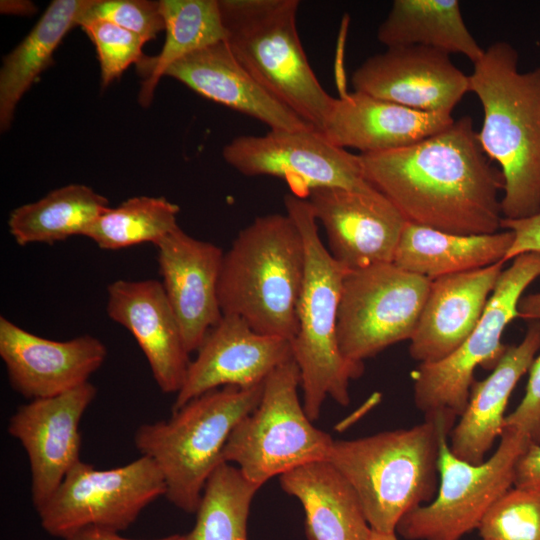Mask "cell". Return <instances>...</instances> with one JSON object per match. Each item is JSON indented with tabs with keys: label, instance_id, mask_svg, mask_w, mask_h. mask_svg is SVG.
Returning a JSON list of instances; mask_svg holds the SVG:
<instances>
[{
	"label": "cell",
	"instance_id": "6da1fadb",
	"mask_svg": "<svg viewBox=\"0 0 540 540\" xmlns=\"http://www.w3.org/2000/svg\"><path fill=\"white\" fill-rule=\"evenodd\" d=\"M358 158L365 180L408 223L460 235L501 229L503 176L468 115L411 145Z\"/></svg>",
	"mask_w": 540,
	"mask_h": 540
},
{
	"label": "cell",
	"instance_id": "7a4b0ae2",
	"mask_svg": "<svg viewBox=\"0 0 540 540\" xmlns=\"http://www.w3.org/2000/svg\"><path fill=\"white\" fill-rule=\"evenodd\" d=\"M518 63L515 47L496 41L468 75L483 109L480 145L503 176L504 219L540 212V67L521 72Z\"/></svg>",
	"mask_w": 540,
	"mask_h": 540
},
{
	"label": "cell",
	"instance_id": "3957f363",
	"mask_svg": "<svg viewBox=\"0 0 540 540\" xmlns=\"http://www.w3.org/2000/svg\"><path fill=\"white\" fill-rule=\"evenodd\" d=\"M456 418L431 414L410 428L333 441L327 460L356 492L373 531L396 533L407 513L433 500L441 438Z\"/></svg>",
	"mask_w": 540,
	"mask_h": 540
},
{
	"label": "cell",
	"instance_id": "277c9868",
	"mask_svg": "<svg viewBox=\"0 0 540 540\" xmlns=\"http://www.w3.org/2000/svg\"><path fill=\"white\" fill-rule=\"evenodd\" d=\"M304 274V242L291 217H257L224 252L218 284L222 314L242 318L259 333L292 341Z\"/></svg>",
	"mask_w": 540,
	"mask_h": 540
},
{
	"label": "cell",
	"instance_id": "5b68a950",
	"mask_svg": "<svg viewBox=\"0 0 540 540\" xmlns=\"http://www.w3.org/2000/svg\"><path fill=\"white\" fill-rule=\"evenodd\" d=\"M284 205L299 229L305 248L298 328L291 346L300 372L303 407L310 420L315 421L327 397L342 406L350 403V382L362 375L364 364L348 361L338 343V310L348 270L324 245L307 199L294 193L286 194Z\"/></svg>",
	"mask_w": 540,
	"mask_h": 540
},
{
	"label": "cell",
	"instance_id": "8992f818",
	"mask_svg": "<svg viewBox=\"0 0 540 540\" xmlns=\"http://www.w3.org/2000/svg\"><path fill=\"white\" fill-rule=\"evenodd\" d=\"M263 383L210 390L173 410L168 420L138 427L135 446L159 469L172 505L196 513L232 430L260 402Z\"/></svg>",
	"mask_w": 540,
	"mask_h": 540
},
{
	"label": "cell",
	"instance_id": "52a82bcc",
	"mask_svg": "<svg viewBox=\"0 0 540 540\" xmlns=\"http://www.w3.org/2000/svg\"><path fill=\"white\" fill-rule=\"evenodd\" d=\"M225 42L279 102L321 131L334 97L322 87L300 41L298 0H218Z\"/></svg>",
	"mask_w": 540,
	"mask_h": 540
},
{
	"label": "cell",
	"instance_id": "ba28073f",
	"mask_svg": "<svg viewBox=\"0 0 540 540\" xmlns=\"http://www.w3.org/2000/svg\"><path fill=\"white\" fill-rule=\"evenodd\" d=\"M300 372L294 359L277 367L263 383L257 407L232 430L222 453L252 483L304 464L327 460L334 439L316 428L298 395Z\"/></svg>",
	"mask_w": 540,
	"mask_h": 540
},
{
	"label": "cell",
	"instance_id": "9c48e42d",
	"mask_svg": "<svg viewBox=\"0 0 540 540\" xmlns=\"http://www.w3.org/2000/svg\"><path fill=\"white\" fill-rule=\"evenodd\" d=\"M449 435L440 442L435 497L397 525L396 534L407 540H460L477 529L491 506L513 486L516 462L531 444L522 432L504 428L496 451L474 464L452 453Z\"/></svg>",
	"mask_w": 540,
	"mask_h": 540
},
{
	"label": "cell",
	"instance_id": "30bf717a",
	"mask_svg": "<svg viewBox=\"0 0 540 540\" xmlns=\"http://www.w3.org/2000/svg\"><path fill=\"white\" fill-rule=\"evenodd\" d=\"M503 269L484 312L466 340L447 357L421 363L413 373L415 406L425 416L447 413L460 417L468 403L474 372L493 370L507 349L502 335L519 318L524 291L540 277V252L519 255Z\"/></svg>",
	"mask_w": 540,
	"mask_h": 540
},
{
	"label": "cell",
	"instance_id": "8fae6325",
	"mask_svg": "<svg viewBox=\"0 0 540 540\" xmlns=\"http://www.w3.org/2000/svg\"><path fill=\"white\" fill-rule=\"evenodd\" d=\"M431 281L394 263L347 271L338 310L337 335L343 356L364 364L387 347L410 340Z\"/></svg>",
	"mask_w": 540,
	"mask_h": 540
},
{
	"label": "cell",
	"instance_id": "7c38bea8",
	"mask_svg": "<svg viewBox=\"0 0 540 540\" xmlns=\"http://www.w3.org/2000/svg\"><path fill=\"white\" fill-rule=\"evenodd\" d=\"M165 493L162 474L145 456L111 469L80 460L36 512L52 537L65 539L87 527L121 532Z\"/></svg>",
	"mask_w": 540,
	"mask_h": 540
},
{
	"label": "cell",
	"instance_id": "4fadbf2b",
	"mask_svg": "<svg viewBox=\"0 0 540 540\" xmlns=\"http://www.w3.org/2000/svg\"><path fill=\"white\" fill-rule=\"evenodd\" d=\"M222 155L245 176L285 179L292 193L301 197L318 187L372 186L362 174L358 155L336 146L315 128L239 136L223 148Z\"/></svg>",
	"mask_w": 540,
	"mask_h": 540
},
{
	"label": "cell",
	"instance_id": "5bb4252c",
	"mask_svg": "<svg viewBox=\"0 0 540 540\" xmlns=\"http://www.w3.org/2000/svg\"><path fill=\"white\" fill-rule=\"evenodd\" d=\"M305 198L325 230L328 251L346 270L393 263L406 221L373 186L318 187Z\"/></svg>",
	"mask_w": 540,
	"mask_h": 540
},
{
	"label": "cell",
	"instance_id": "9a60e30c",
	"mask_svg": "<svg viewBox=\"0 0 540 540\" xmlns=\"http://www.w3.org/2000/svg\"><path fill=\"white\" fill-rule=\"evenodd\" d=\"M96 394V387L87 382L57 396L30 400L10 417L7 431L20 442L29 460L35 509L81 460L80 422Z\"/></svg>",
	"mask_w": 540,
	"mask_h": 540
},
{
	"label": "cell",
	"instance_id": "2e32d148",
	"mask_svg": "<svg viewBox=\"0 0 540 540\" xmlns=\"http://www.w3.org/2000/svg\"><path fill=\"white\" fill-rule=\"evenodd\" d=\"M354 91L422 112L452 113L470 92L469 76L450 54L424 46L390 47L352 74Z\"/></svg>",
	"mask_w": 540,
	"mask_h": 540
},
{
	"label": "cell",
	"instance_id": "e0dca14e",
	"mask_svg": "<svg viewBox=\"0 0 540 540\" xmlns=\"http://www.w3.org/2000/svg\"><path fill=\"white\" fill-rule=\"evenodd\" d=\"M196 352L173 410L213 389L261 384L293 359L291 341L259 333L236 315H223Z\"/></svg>",
	"mask_w": 540,
	"mask_h": 540
},
{
	"label": "cell",
	"instance_id": "ac0fdd59",
	"mask_svg": "<svg viewBox=\"0 0 540 540\" xmlns=\"http://www.w3.org/2000/svg\"><path fill=\"white\" fill-rule=\"evenodd\" d=\"M106 356V346L91 335L56 341L0 317V357L11 387L29 401L57 396L89 382Z\"/></svg>",
	"mask_w": 540,
	"mask_h": 540
},
{
	"label": "cell",
	"instance_id": "d6986e66",
	"mask_svg": "<svg viewBox=\"0 0 540 540\" xmlns=\"http://www.w3.org/2000/svg\"><path fill=\"white\" fill-rule=\"evenodd\" d=\"M155 247L163 289L191 354L223 316L218 284L224 252L179 226Z\"/></svg>",
	"mask_w": 540,
	"mask_h": 540
},
{
	"label": "cell",
	"instance_id": "ffe728a7",
	"mask_svg": "<svg viewBox=\"0 0 540 540\" xmlns=\"http://www.w3.org/2000/svg\"><path fill=\"white\" fill-rule=\"evenodd\" d=\"M106 312L135 338L160 390L177 394L191 360L162 283L154 279L112 282L107 287Z\"/></svg>",
	"mask_w": 540,
	"mask_h": 540
},
{
	"label": "cell",
	"instance_id": "44dd1931",
	"mask_svg": "<svg viewBox=\"0 0 540 540\" xmlns=\"http://www.w3.org/2000/svg\"><path fill=\"white\" fill-rule=\"evenodd\" d=\"M504 262L431 280L429 293L409 344L419 364L455 351L479 322Z\"/></svg>",
	"mask_w": 540,
	"mask_h": 540
},
{
	"label": "cell",
	"instance_id": "7402d4cb",
	"mask_svg": "<svg viewBox=\"0 0 540 540\" xmlns=\"http://www.w3.org/2000/svg\"><path fill=\"white\" fill-rule=\"evenodd\" d=\"M454 120L452 113L417 111L353 91L334 99L321 132L340 148L369 154L411 145Z\"/></svg>",
	"mask_w": 540,
	"mask_h": 540
},
{
	"label": "cell",
	"instance_id": "603a6c76",
	"mask_svg": "<svg viewBox=\"0 0 540 540\" xmlns=\"http://www.w3.org/2000/svg\"><path fill=\"white\" fill-rule=\"evenodd\" d=\"M164 76L178 80L207 99L255 118L272 130L314 128L265 90L225 41L176 61Z\"/></svg>",
	"mask_w": 540,
	"mask_h": 540
},
{
	"label": "cell",
	"instance_id": "cb8c5ba5",
	"mask_svg": "<svg viewBox=\"0 0 540 540\" xmlns=\"http://www.w3.org/2000/svg\"><path fill=\"white\" fill-rule=\"evenodd\" d=\"M540 350V320L531 321L524 338L507 346L502 358L483 380H474L465 410L450 432V450L462 460L478 464L500 438L509 398Z\"/></svg>",
	"mask_w": 540,
	"mask_h": 540
},
{
	"label": "cell",
	"instance_id": "d4e9b609",
	"mask_svg": "<svg viewBox=\"0 0 540 540\" xmlns=\"http://www.w3.org/2000/svg\"><path fill=\"white\" fill-rule=\"evenodd\" d=\"M279 481L303 507L307 540H369L372 529L356 492L328 460L299 466Z\"/></svg>",
	"mask_w": 540,
	"mask_h": 540
},
{
	"label": "cell",
	"instance_id": "484cf974",
	"mask_svg": "<svg viewBox=\"0 0 540 540\" xmlns=\"http://www.w3.org/2000/svg\"><path fill=\"white\" fill-rule=\"evenodd\" d=\"M512 241L509 230L460 235L406 222L393 263L431 281L504 262Z\"/></svg>",
	"mask_w": 540,
	"mask_h": 540
},
{
	"label": "cell",
	"instance_id": "4316f807",
	"mask_svg": "<svg viewBox=\"0 0 540 540\" xmlns=\"http://www.w3.org/2000/svg\"><path fill=\"white\" fill-rule=\"evenodd\" d=\"M95 0H54L28 35L4 58L0 69V128L11 126L17 104L52 63L65 35Z\"/></svg>",
	"mask_w": 540,
	"mask_h": 540
},
{
	"label": "cell",
	"instance_id": "83f0119b",
	"mask_svg": "<svg viewBox=\"0 0 540 540\" xmlns=\"http://www.w3.org/2000/svg\"><path fill=\"white\" fill-rule=\"evenodd\" d=\"M377 39L386 48L424 46L463 55L472 63L484 53L457 0H395L378 27Z\"/></svg>",
	"mask_w": 540,
	"mask_h": 540
},
{
	"label": "cell",
	"instance_id": "f1b7e54d",
	"mask_svg": "<svg viewBox=\"0 0 540 540\" xmlns=\"http://www.w3.org/2000/svg\"><path fill=\"white\" fill-rule=\"evenodd\" d=\"M165 41L159 54L137 63L142 77L139 103L148 107L166 70L185 56L225 41L226 32L218 0H161Z\"/></svg>",
	"mask_w": 540,
	"mask_h": 540
},
{
	"label": "cell",
	"instance_id": "f546056e",
	"mask_svg": "<svg viewBox=\"0 0 540 540\" xmlns=\"http://www.w3.org/2000/svg\"><path fill=\"white\" fill-rule=\"evenodd\" d=\"M109 207L108 199L92 188L69 184L15 208L9 215L8 228L20 246L52 244L75 235L85 236Z\"/></svg>",
	"mask_w": 540,
	"mask_h": 540
},
{
	"label": "cell",
	"instance_id": "4dcf8cb0",
	"mask_svg": "<svg viewBox=\"0 0 540 540\" xmlns=\"http://www.w3.org/2000/svg\"><path fill=\"white\" fill-rule=\"evenodd\" d=\"M261 487L233 464L222 462L209 477L185 540H247L250 506Z\"/></svg>",
	"mask_w": 540,
	"mask_h": 540
},
{
	"label": "cell",
	"instance_id": "1f68e13d",
	"mask_svg": "<svg viewBox=\"0 0 540 540\" xmlns=\"http://www.w3.org/2000/svg\"><path fill=\"white\" fill-rule=\"evenodd\" d=\"M180 208L165 197L135 196L109 207L85 237L100 249L119 250L142 243L157 244L178 227Z\"/></svg>",
	"mask_w": 540,
	"mask_h": 540
},
{
	"label": "cell",
	"instance_id": "d6a6232c",
	"mask_svg": "<svg viewBox=\"0 0 540 540\" xmlns=\"http://www.w3.org/2000/svg\"><path fill=\"white\" fill-rule=\"evenodd\" d=\"M477 530L483 540H540V492L512 486Z\"/></svg>",
	"mask_w": 540,
	"mask_h": 540
},
{
	"label": "cell",
	"instance_id": "836d02e7",
	"mask_svg": "<svg viewBox=\"0 0 540 540\" xmlns=\"http://www.w3.org/2000/svg\"><path fill=\"white\" fill-rule=\"evenodd\" d=\"M79 26L96 48L102 88L144 57L142 49L147 41L135 33L99 19L84 20Z\"/></svg>",
	"mask_w": 540,
	"mask_h": 540
},
{
	"label": "cell",
	"instance_id": "e575fe53",
	"mask_svg": "<svg viewBox=\"0 0 540 540\" xmlns=\"http://www.w3.org/2000/svg\"><path fill=\"white\" fill-rule=\"evenodd\" d=\"M90 19L111 22L146 41L154 39L165 29L160 1L95 0L80 23Z\"/></svg>",
	"mask_w": 540,
	"mask_h": 540
},
{
	"label": "cell",
	"instance_id": "d590c367",
	"mask_svg": "<svg viewBox=\"0 0 540 540\" xmlns=\"http://www.w3.org/2000/svg\"><path fill=\"white\" fill-rule=\"evenodd\" d=\"M501 229L513 232V241L504 262L522 254L540 252V212L520 219L503 218ZM518 312L519 318L529 322L540 320V293L522 297Z\"/></svg>",
	"mask_w": 540,
	"mask_h": 540
},
{
	"label": "cell",
	"instance_id": "8d00e7d4",
	"mask_svg": "<svg viewBox=\"0 0 540 540\" xmlns=\"http://www.w3.org/2000/svg\"><path fill=\"white\" fill-rule=\"evenodd\" d=\"M525 394L516 408L506 416L504 428H513L527 436L531 444L540 445V354L528 371Z\"/></svg>",
	"mask_w": 540,
	"mask_h": 540
},
{
	"label": "cell",
	"instance_id": "74e56055",
	"mask_svg": "<svg viewBox=\"0 0 540 540\" xmlns=\"http://www.w3.org/2000/svg\"><path fill=\"white\" fill-rule=\"evenodd\" d=\"M513 486L540 492V445L530 444L518 458Z\"/></svg>",
	"mask_w": 540,
	"mask_h": 540
},
{
	"label": "cell",
	"instance_id": "f35d334b",
	"mask_svg": "<svg viewBox=\"0 0 540 540\" xmlns=\"http://www.w3.org/2000/svg\"><path fill=\"white\" fill-rule=\"evenodd\" d=\"M64 540H185V534H172L156 539H131L123 537L119 532L96 527H87L71 534Z\"/></svg>",
	"mask_w": 540,
	"mask_h": 540
},
{
	"label": "cell",
	"instance_id": "ab89813d",
	"mask_svg": "<svg viewBox=\"0 0 540 540\" xmlns=\"http://www.w3.org/2000/svg\"><path fill=\"white\" fill-rule=\"evenodd\" d=\"M37 11L35 4L28 0H1L0 12L7 15L29 16Z\"/></svg>",
	"mask_w": 540,
	"mask_h": 540
},
{
	"label": "cell",
	"instance_id": "60d3db41",
	"mask_svg": "<svg viewBox=\"0 0 540 540\" xmlns=\"http://www.w3.org/2000/svg\"><path fill=\"white\" fill-rule=\"evenodd\" d=\"M369 540H399L397 534L394 533H381L372 530Z\"/></svg>",
	"mask_w": 540,
	"mask_h": 540
},
{
	"label": "cell",
	"instance_id": "b9f144b4",
	"mask_svg": "<svg viewBox=\"0 0 540 540\" xmlns=\"http://www.w3.org/2000/svg\"><path fill=\"white\" fill-rule=\"evenodd\" d=\"M481 540H483V539H481Z\"/></svg>",
	"mask_w": 540,
	"mask_h": 540
}]
</instances>
